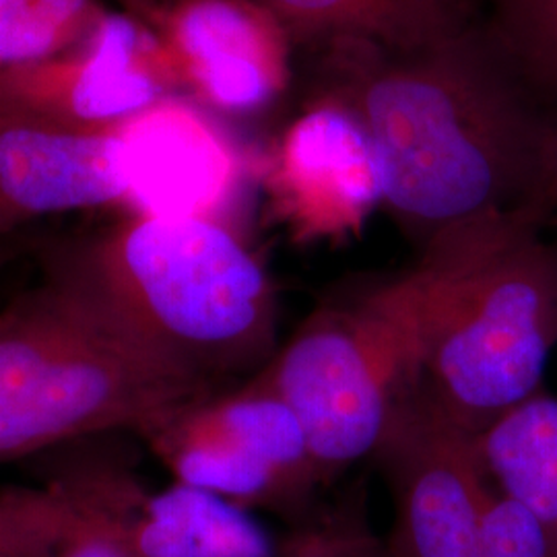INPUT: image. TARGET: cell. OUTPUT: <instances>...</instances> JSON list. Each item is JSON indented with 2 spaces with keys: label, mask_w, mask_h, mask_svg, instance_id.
Segmentation results:
<instances>
[{
  "label": "cell",
  "mask_w": 557,
  "mask_h": 557,
  "mask_svg": "<svg viewBox=\"0 0 557 557\" xmlns=\"http://www.w3.org/2000/svg\"><path fill=\"white\" fill-rule=\"evenodd\" d=\"M310 59L312 98L358 116L379 158L382 207L419 250L479 221L543 225L539 178L554 116L485 21L409 52L333 48Z\"/></svg>",
  "instance_id": "6da1fadb"
},
{
  "label": "cell",
  "mask_w": 557,
  "mask_h": 557,
  "mask_svg": "<svg viewBox=\"0 0 557 557\" xmlns=\"http://www.w3.org/2000/svg\"><path fill=\"white\" fill-rule=\"evenodd\" d=\"M50 273L100 304L199 403L277 354L273 278L215 218L137 211Z\"/></svg>",
  "instance_id": "7a4b0ae2"
},
{
  "label": "cell",
  "mask_w": 557,
  "mask_h": 557,
  "mask_svg": "<svg viewBox=\"0 0 557 557\" xmlns=\"http://www.w3.org/2000/svg\"><path fill=\"white\" fill-rule=\"evenodd\" d=\"M522 215L436 244L442 277L409 395L479 436L543 391L557 347V244Z\"/></svg>",
  "instance_id": "3957f363"
},
{
  "label": "cell",
  "mask_w": 557,
  "mask_h": 557,
  "mask_svg": "<svg viewBox=\"0 0 557 557\" xmlns=\"http://www.w3.org/2000/svg\"><path fill=\"white\" fill-rule=\"evenodd\" d=\"M197 403L66 278L0 312V462L103 432L145 438Z\"/></svg>",
  "instance_id": "277c9868"
},
{
  "label": "cell",
  "mask_w": 557,
  "mask_h": 557,
  "mask_svg": "<svg viewBox=\"0 0 557 557\" xmlns=\"http://www.w3.org/2000/svg\"><path fill=\"white\" fill-rule=\"evenodd\" d=\"M440 277L428 244L416 267L320 301L255 376L296 411L324 485L376 455L409 397Z\"/></svg>",
  "instance_id": "5b68a950"
},
{
  "label": "cell",
  "mask_w": 557,
  "mask_h": 557,
  "mask_svg": "<svg viewBox=\"0 0 557 557\" xmlns=\"http://www.w3.org/2000/svg\"><path fill=\"white\" fill-rule=\"evenodd\" d=\"M147 57L170 96L248 116L287 91L294 48L255 0H168L147 25Z\"/></svg>",
  "instance_id": "8992f818"
},
{
  "label": "cell",
  "mask_w": 557,
  "mask_h": 557,
  "mask_svg": "<svg viewBox=\"0 0 557 557\" xmlns=\"http://www.w3.org/2000/svg\"><path fill=\"white\" fill-rule=\"evenodd\" d=\"M393 499V557H481L479 527L490 479L475 436L409 395L374 457Z\"/></svg>",
  "instance_id": "52a82bcc"
},
{
  "label": "cell",
  "mask_w": 557,
  "mask_h": 557,
  "mask_svg": "<svg viewBox=\"0 0 557 557\" xmlns=\"http://www.w3.org/2000/svg\"><path fill=\"white\" fill-rule=\"evenodd\" d=\"M271 209L298 244L358 236L382 205L374 145L343 103L310 98L267 163Z\"/></svg>",
  "instance_id": "ba28073f"
},
{
  "label": "cell",
  "mask_w": 557,
  "mask_h": 557,
  "mask_svg": "<svg viewBox=\"0 0 557 557\" xmlns=\"http://www.w3.org/2000/svg\"><path fill=\"white\" fill-rule=\"evenodd\" d=\"M124 133L89 131L0 106V238L29 221L135 199Z\"/></svg>",
  "instance_id": "9c48e42d"
},
{
  "label": "cell",
  "mask_w": 557,
  "mask_h": 557,
  "mask_svg": "<svg viewBox=\"0 0 557 557\" xmlns=\"http://www.w3.org/2000/svg\"><path fill=\"white\" fill-rule=\"evenodd\" d=\"M170 91L147 57V27L110 11L77 48L0 73V106L60 124L116 131Z\"/></svg>",
  "instance_id": "30bf717a"
},
{
  "label": "cell",
  "mask_w": 557,
  "mask_h": 557,
  "mask_svg": "<svg viewBox=\"0 0 557 557\" xmlns=\"http://www.w3.org/2000/svg\"><path fill=\"white\" fill-rule=\"evenodd\" d=\"M131 557H273L275 539L248 508L186 483L147 490L126 471H71Z\"/></svg>",
  "instance_id": "8fae6325"
},
{
  "label": "cell",
  "mask_w": 557,
  "mask_h": 557,
  "mask_svg": "<svg viewBox=\"0 0 557 557\" xmlns=\"http://www.w3.org/2000/svg\"><path fill=\"white\" fill-rule=\"evenodd\" d=\"M294 52L333 48L409 52L458 36L485 21V0H255Z\"/></svg>",
  "instance_id": "7c38bea8"
},
{
  "label": "cell",
  "mask_w": 557,
  "mask_h": 557,
  "mask_svg": "<svg viewBox=\"0 0 557 557\" xmlns=\"http://www.w3.org/2000/svg\"><path fill=\"white\" fill-rule=\"evenodd\" d=\"M135 153L139 211L207 215L225 193L234 158L199 110L168 96L124 126Z\"/></svg>",
  "instance_id": "4fadbf2b"
},
{
  "label": "cell",
  "mask_w": 557,
  "mask_h": 557,
  "mask_svg": "<svg viewBox=\"0 0 557 557\" xmlns=\"http://www.w3.org/2000/svg\"><path fill=\"white\" fill-rule=\"evenodd\" d=\"M0 547L11 557H131L71 471L0 492Z\"/></svg>",
  "instance_id": "5bb4252c"
},
{
  "label": "cell",
  "mask_w": 557,
  "mask_h": 557,
  "mask_svg": "<svg viewBox=\"0 0 557 557\" xmlns=\"http://www.w3.org/2000/svg\"><path fill=\"white\" fill-rule=\"evenodd\" d=\"M492 485L557 533V397L539 393L475 436Z\"/></svg>",
  "instance_id": "9a60e30c"
},
{
  "label": "cell",
  "mask_w": 557,
  "mask_h": 557,
  "mask_svg": "<svg viewBox=\"0 0 557 557\" xmlns=\"http://www.w3.org/2000/svg\"><path fill=\"white\" fill-rule=\"evenodd\" d=\"M108 13L101 0H0V73L77 48Z\"/></svg>",
  "instance_id": "2e32d148"
},
{
  "label": "cell",
  "mask_w": 557,
  "mask_h": 557,
  "mask_svg": "<svg viewBox=\"0 0 557 557\" xmlns=\"http://www.w3.org/2000/svg\"><path fill=\"white\" fill-rule=\"evenodd\" d=\"M485 23L541 96H557V0H485Z\"/></svg>",
  "instance_id": "e0dca14e"
},
{
  "label": "cell",
  "mask_w": 557,
  "mask_h": 557,
  "mask_svg": "<svg viewBox=\"0 0 557 557\" xmlns=\"http://www.w3.org/2000/svg\"><path fill=\"white\" fill-rule=\"evenodd\" d=\"M273 557H393L386 537L370 527L363 498L345 502L333 510L317 508L294 524L277 543Z\"/></svg>",
  "instance_id": "ac0fdd59"
},
{
  "label": "cell",
  "mask_w": 557,
  "mask_h": 557,
  "mask_svg": "<svg viewBox=\"0 0 557 557\" xmlns=\"http://www.w3.org/2000/svg\"><path fill=\"white\" fill-rule=\"evenodd\" d=\"M481 557H557V533L522 502L487 487L481 527Z\"/></svg>",
  "instance_id": "d6986e66"
},
{
  "label": "cell",
  "mask_w": 557,
  "mask_h": 557,
  "mask_svg": "<svg viewBox=\"0 0 557 557\" xmlns=\"http://www.w3.org/2000/svg\"><path fill=\"white\" fill-rule=\"evenodd\" d=\"M557 213V116L549 122L543 145L541 178L537 190V215L547 225Z\"/></svg>",
  "instance_id": "ffe728a7"
},
{
  "label": "cell",
  "mask_w": 557,
  "mask_h": 557,
  "mask_svg": "<svg viewBox=\"0 0 557 557\" xmlns=\"http://www.w3.org/2000/svg\"><path fill=\"white\" fill-rule=\"evenodd\" d=\"M116 2L120 11H124L133 20L139 21L143 27H147L168 0H116Z\"/></svg>",
  "instance_id": "44dd1931"
},
{
  "label": "cell",
  "mask_w": 557,
  "mask_h": 557,
  "mask_svg": "<svg viewBox=\"0 0 557 557\" xmlns=\"http://www.w3.org/2000/svg\"><path fill=\"white\" fill-rule=\"evenodd\" d=\"M0 557H11V556H9V554H7V552H4V549H2V547H0Z\"/></svg>",
  "instance_id": "7402d4cb"
},
{
  "label": "cell",
  "mask_w": 557,
  "mask_h": 557,
  "mask_svg": "<svg viewBox=\"0 0 557 557\" xmlns=\"http://www.w3.org/2000/svg\"><path fill=\"white\" fill-rule=\"evenodd\" d=\"M2 264H4V255L0 252V267H2Z\"/></svg>",
  "instance_id": "603a6c76"
},
{
  "label": "cell",
  "mask_w": 557,
  "mask_h": 557,
  "mask_svg": "<svg viewBox=\"0 0 557 557\" xmlns=\"http://www.w3.org/2000/svg\"><path fill=\"white\" fill-rule=\"evenodd\" d=\"M554 220H556V221H557V213H556V218H554Z\"/></svg>",
  "instance_id": "cb8c5ba5"
}]
</instances>
